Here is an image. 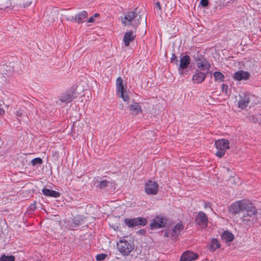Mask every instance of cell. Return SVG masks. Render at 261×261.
<instances>
[{
	"instance_id": "obj_1",
	"label": "cell",
	"mask_w": 261,
	"mask_h": 261,
	"mask_svg": "<svg viewBox=\"0 0 261 261\" xmlns=\"http://www.w3.org/2000/svg\"><path fill=\"white\" fill-rule=\"evenodd\" d=\"M229 211L232 214H237L241 212H246L254 215L257 214L256 207L249 200L247 199L236 201L229 206Z\"/></svg>"
},
{
	"instance_id": "obj_2",
	"label": "cell",
	"mask_w": 261,
	"mask_h": 261,
	"mask_svg": "<svg viewBox=\"0 0 261 261\" xmlns=\"http://www.w3.org/2000/svg\"><path fill=\"white\" fill-rule=\"evenodd\" d=\"M117 249L122 256H129L135 249L133 239L130 236L122 238L117 243Z\"/></svg>"
},
{
	"instance_id": "obj_3",
	"label": "cell",
	"mask_w": 261,
	"mask_h": 261,
	"mask_svg": "<svg viewBox=\"0 0 261 261\" xmlns=\"http://www.w3.org/2000/svg\"><path fill=\"white\" fill-rule=\"evenodd\" d=\"M215 145L216 148L217 150V151L216 153V156L219 158H221L224 157L226 150H229L230 148L229 141L227 139H218L216 141Z\"/></svg>"
},
{
	"instance_id": "obj_4",
	"label": "cell",
	"mask_w": 261,
	"mask_h": 261,
	"mask_svg": "<svg viewBox=\"0 0 261 261\" xmlns=\"http://www.w3.org/2000/svg\"><path fill=\"white\" fill-rule=\"evenodd\" d=\"M145 191L149 195H155L158 193L159 186L155 180H150L147 181L145 185Z\"/></svg>"
},
{
	"instance_id": "obj_5",
	"label": "cell",
	"mask_w": 261,
	"mask_h": 261,
	"mask_svg": "<svg viewBox=\"0 0 261 261\" xmlns=\"http://www.w3.org/2000/svg\"><path fill=\"white\" fill-rule=\"evenodd\" d=\"M127 226L130 228H134L136 226H145L147 224V220L144 217L126 219L124 220Z\"/></svg>"
},
{
	"instance_id": "obj_6",
	"label": "cell",
	"mask_w": 261,
	"mask_h": 261,
	"mask_svg": "<svg viewBox=\"0 0 261 261\" xmlns=\"http://www.w3.org/2000/svg\"><path fill=\"white\" fill-rule=\"evenodd\" d=\"M167 223V219L165 216H157L153 219L150 225L151 230L162 229L165 227Z\"/></svg>"
},
{
	"instance_id": "obj_7",
	"label": "cell",
	"mask_w": 261,
	"mask_h": 261,
	"mask_svg": "<svg viewBox=\"0 0 261 261\" xmlns=\"http://www.w3.org/2000/svg\"><path fill=\"white\" fill-rule=\"evenodd\" d=\"M117 92L118 95H120L122 97L125 101H126L129 100V96L126 92V89L124 87V83L122 78H117L116 80Z\"/></svg>"
},
{
	"instance_id": "obj_8",
	"label": "cell",
	"mask_w": 261,
	"mask_h": 261,
	"mask_svg": "<svg viewBox=\"0 0 261 261\" xmlns=\"http://www.w3.org/2000/svg\"><path fill=\"white\" fill-rule=\"evenodd\" d=\"M195 222L197 225L200 226L201 228L206 229L208 224V218L204 212L200 211L198 213L196 217Z\"/></svg>"
},
{
	"instance_id": "obj_9",
	"label": "cell",
	"mask_w": 261,
	"mask_h": 261,
	"mask_svg": "<svg viewBox=\"0 0 261 261\" xmlns=\"http://www.w3.org/2000/svg\"><path fill=\"white\" fill-rule=\"evenodd\" d=\"M199 258V255L196 253L188 250L183 253L180 260L181 261H195L197 260Z\"/></svg>"
},
{
	"instance_id": "obj_10",
	"label": "cell",
	"mask_w": 261,
	"mask_h": 261,
	"mask_svg": "<svg viewBox=\"0 0 261 261\" xmlns=\"http://www.w3.org/2000/svg\"><path fill=\"white\" fill-rule=\"evenodd\" d=\"M196 64L201 71H207L210 67V63L203 57H199L196 59Z\"/></svg>"
},
{
	"instance_id": "obj_11",
	"label": "cell",
	"mask_w": 261,
	"mask_h": 261,
	"mask_svg": "<svg viewBox=\"0 0 261 261\" xmlns=\"http://www.w3.org/2000/svg\"><path fill=\"white\" fill-rule=\"evenodd\" d=\"M233 78L235 80L238 81L248 80L250 78V74L249 72L245 71H239L234 74Z\"/></svg>"
},
{
	"instance_id": "obj_12",
	"label": "cell",
	"mask_w": 261,
	"mask_h": 261,
	"mask_svg": "<svg viewBox=\"0 0 261 261\" xmlns=\"http://www.w3.org/2000/svg\"><path fill=\"white\" fill-rule=\"evenodd\" d=\"M76 89L72 88L71 89H70V91H67L66 93H64V95L61 96V99H60L62 103H69L71 101L74 99V96L75 95Z\"/></svg>"
},
{
	"instance_id": "obj_13",
	"label": "cell",
	"mask_w": 261,
	"mask_h": 261,
	"mask_svg": "<svg viewBox=\"0 0 261 261\" xmlns=\"http://www.w3.org/2000/svg\"><path fill=\"white\" fill-rule=\"evenodd\" d=\"M184 229L183 224L182 222L178 223L172 229V234H171V238L172 240H176L181 233V232L183 231Z\"/></svg>"
},
{
	"instance_id": "obj_14",
	"label": "cell",
	"mask_w": 261,
	"mask_h": 261,
	"mask_svg": "<svg viewBox=\"0 0 261 261\" xmlns=\"http://www.w3.org/2000/svg\"><path fill=\"white\" fill-rule=\"evenodd\" d=\"M221 238L224 241H225L226 243L229 244L231 242L233 241L235 237L233 234L229 231H225L222 233L221 235Z\"/></svg>"
},
{
	"instance_id": "obj_15",
	"label": "cell",
	"mask_w": 261,
	"mask_h": 261,
	"mask_svg": "<svg viewBox=\"0 0 261 261\" xmlns=\"http://www.w3.org/2000/svg\"><path fill=\"white\" fill-rule=\"evenodd\" d=\"M221 247V244L218 239L216 238H213L212 239L211 242L209 245V249L212 252L215 251L217 249H219Z\"/></svg>"
},
{
	"instance_id": "obj_16",
	"label": "cell",
	"mask_w": 261,
	"mask_h": 261,
	"mask_svg": "<svg viewBox=\"0 0 261 261\" xmlns=\"http://www.w3.org/2000/svg\"><path fill=\"white\" fill-rule=\"evenodd\" d=\"M206 78V75L204 72H198L193 76L192 81L195 83H201Z\"/></svg>"
},
{
	"instance_id": "obj_17",
	"label": "cell",
	"mask_w": 261,
	"mask_h": 261,
	"mask_svg": "<svg viewBox=\"0 0 261 261\" xmlns=\"http://www.w3.org/2000/svg\"><path fill=\"white\" fill-rule=\"evenodd\" d=\"M135 39V36L134 35L133 32L132 31L126 32L124 36V41L126 46H129L131 42Z\"/></svg>"
},
{
	"instance_id": "obj_18",
	"label": "cell",
	"mask_w": 261,
	"mask_h": 261,
	"mask_svg": "<svg viewBox=\"0 0 261 261\" xmlns=\"http://www.w3.org/2000/svg\"><path fill=\"white\" fill-rule=\"evenodd\" d=\"M42 193L45 195L54 197V198L60 197V193L58 192L52 190H50V189H47V188H44L42 190Z\"/></svg>"
},
{
	"instance_id": "obj_19",
	"label": "cell",
	"mask_w": 261,
	"mask_h": 261,
	"mask_svg": "<svg viewBox=\"0 0 261 261\" xmlns=\"http://www.w3.org/2000/svg\"><path fill=\"white\" fill-rule=\"evenodd\" d=\"M190 63V58L189 56H185L181 59L180 67L182 69H185L189 66Z\"/></svg>"
},
{
	"instance_id": "obj_20",
	"label": "cell",
	"mask_w": 261,
	"mask_h": 261,
	"mask_svg": "<svg viewBox=\"0 0 261 261\" xmlns=\"http://www.w3.org/2000/svg\"><path fill=\"white\" fill-rule=\"evenodd\" d=\"M137 17V13L135 11L130 12L128 14L126 15L124 17V22L125 23L126 22H131L133 21Z\"/></svg>"
},
{
	"instance_id": "obj_21",
	"label": "cell",
	"mask_w": 261,
	"mask_h": 261,
	"mask_svg": "<svg viewBox=\"0 0 261 261\" xmlns=\"http://www.w3.org/2000/svg\"><path fill=\"white\" fill-rule=\"evenodd\" d=\"M130 111L134 115H137L142 112L141 109L137 104H133L130 107Z\"/></svg>"
},
{
	"instance_id": "obj_22",
	"label": "cell",
	"mask_w": 261,
	"mask_h": 261,
	"mask_svg": "<svg viewBox=\"0 0 261 261\" xmlns=\"http://www.w3.org/2000/svg\"><path fill=\"white\" fill-rule=\"evenodd\" d=\"M249 103V100L248 98H244L239 101L238 102V107L244 110L247 108Z\"/></svg>"
},
{
	"instance_id": "obj_23",
	"label": "cell",
	"mask_w": 261,
	"mask_h": 261,
	"mask_svg": "<svg viewBox=\"0 0 261 261\" xmlns=\"http://www.w3.org/2000/svg\"><path fill=\"white\" fill-rule=\"evenodd\" d=\"M88 17V14L87 12L83 11L82 12L80 13L76 17V21L78 22H82L86 19Z\"/></svg>"
},
{
	"instance_id": "obj_24",
	"label": "cell",
	"mask_w": 261,
	"mask_h": 261,
	"mask_svg": "<svg viewBox=\"0 0 261 261\" xmlns=\"http://www.w3.org/2000/svg\"><path fill=\"white\" fill-rule=\"evenodd\" d=\"M214 76L216 81L218 82H224V76L221 72L216 71L214 74Z\"/></svg>"
},
{
	"instance_id": "obj_25",
	"label": "cell",
	"mask_w": 261,
	"mask_h": 261,
	"mask_svg": "<svg viewBox=\"0 0 261 261\" xmlns=\"http://www.w3.org/2000/svg\"><path fill=\"white\" fill-rule=\"evenodd\" d=\"M1 259L3 261H13L15 260V258H14V256L3 255V256H2Z\"/></svg>"
},
{
	"instance_id": "obj_26",
	"label": "cell",
	"mask_w": 261,
	"mask_h": 261,
	"mask_svg": "<svg viewBox=\"0 0 261 261\" xmlns=\"http://www.w3.org/2000/svg\"><path fill=\"white\" fill-rule=\"evenodd\" d=\"M42 163V160L40 158H36L32 161V164L33 166L40 165Z\"/></svg>"
},
{
	"instance_id": "obj_27",
	"label": "cell",
	"mask_w": 261,
	"mask_h": 261,
	"mask_svg": "<svg viewBox=\"0 0 261 261\" xmlns=\"http://www.w3.org/2000/svg\"><path fill=\"white\" fill-rule=\"evenodd\" d=\"M107 254H97L96 257V259L97 261H102L105 259L107 258Z\"/></svg>"
},
{
	"instance_id": "obj_28",
	"label": "cell",
	"mask_w": 261,
	"mask_h": 261,
	"mask_svg": "<svg viewBox=\"0 0 261 261\" xmlns=\"http://www.w3.org/2000/svg\"><path fill=\"white\" fill-rule=\"evenodd\" d=\"M200 3L203 7H207L209 5V0H201Z\"/></svg>"
},
{
	"instance_id": "obj_29",
	"label": "cell",
	"mask_w": 261,
	"mask_h": 261,
	"mask_svg": "<svg viewBox=\"0 0 261 261\" xmlns=\"http://www.w3.org/2000/svg\"><path fill=\"white\" fill-rule=\"evenodd\" d=\"M108 185V182L107 181H103L101 182L100 187L101 188H104Z\"/></svg>"
},
{
	"instance_id": "obj_30",
	"label": "cell",
	"mask_w": 261,
	"mask_h": 261,
	"mask_svg": "<svg viewBox=\"0 0 261 261\" xmlns=\"http://www.w3.org/2000/svg\"><path fill=\"white\" fill-rule=\"evenodd\" d=\"M228 86H226V85H225V84H224V85H222V90H223V91H224L225 92H226V91H225V90H226H226H228Z\"/></svg>"
},
{
	"instance_id": "obj_31",
	"label": "cell",
	"mask_w": 261,
	"mask_h": 261,
	"mask_svg": "<svg viewBox=\"0 0 261 261\" xmlns=\"http://www.w3.org/2000/svg\"><path fill=\"white\" fill-rule=\"evenodd\" d=\"M94 19H93V17H91L90 19H89V21H88V22H94Z\"/></svg>"
},
{
	"instance_id": "obj_32",
	"label": "cell",
	"mask_w": 261,
	"mask_h": 261,
	"mask_svg": "<svg viewBox=\"0 0 261 261\" xmlns=\"http://www.w3.org/2000/svg\"></svg>"
}]
</instances>
